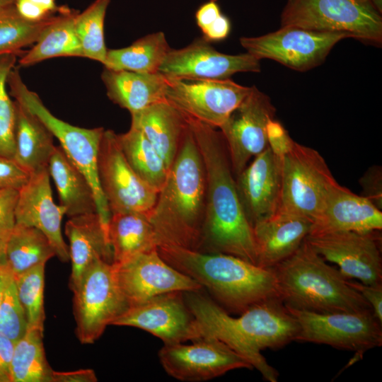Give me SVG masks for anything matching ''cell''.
Segmentation results:
<instances>
[{
    "label": "cell",
    "instance_id": "1",
    "mask_svg": "<svg viewBox=\"0 0 382 382\" xmlns=\"http://www.w3.org/2000/svg\"><path fill=\"white\" fill-rule=\"evenodd\" d=\"M206 175V207L199 251L224 253L257 265L253 228L242 209L221 132L185 115Z\"/></svg>",
    "mask_w": 382,
    "mask_h": 382
},
{
    "label": "cell",
    "instance_id": "2",
    "mask_svg": "<svg viewBox=\"0 0 382 382\" xmlns=\"http://www.w3.org/2000/svg\"><path fill=\"white\" fill-rule=\"evenodd\" d=\"M183 294L201 337L220 340L248 361L266 381H278V371L261 351L279 349L295 341L299 330L297 320L281 299L255 304L233 318L200 291Z\"/></svg>",
    "mask_w": 382,
    "mask_h": 382
},
{
    "label": "cell",
    "instance_id": "3",
    "mask_svg": "<svg viewBox=\"0 0 382 382\" xmlns=\"http://www.w3.org/2000/svg\"><path fill=\"white\" fill-rule=\"evenodd\" d=\"M205 207L204 166L187 124L178 154L148 214L158 246L199 250Z\"/></svg>",
    "mask_w": 382,
    "mask_h": 382
},
{
    "label": "cell",
    "instance_id": "4",
    "mask_svg": "<svg viewBox=\"0 0 382 382\" xmlns=\"http://www.w3.org/2000/svg\"><path fill=\"white\" fill-rule=\"evenodd\" d=\"M157 250L170 266L206 288L227 313L241 314L255 304L281 299L272 269L240 257L173 245Z\"/></svg>",
    "mask_w": 382,
    "mask_h": 382
},
{
    "label": "cell",
    "instance_id": "5",
    "mask_svg": "<svg viewBox=\"0 0 382 382\" xmlns=\"http://www.w3.org/2000/svg\"><path fill=\"white\" fill-rule=\"evenodd\" d=\"M272 270L286 306L317 313L372 311L349 280L305 240Z\"/></svg>",
    "mask_w": 382,
    "mask_h": 382
},
{
    "label": "cell",
    "instance_id": "6",
    "mask_svg": "<svg viewBox=\"0 0 382 382\" xmlns=\"http://www.w3.org/2000/svg\"><path fill=\"white\" fill-rule=\"evenodd\" d=\"M7 85L10 95L41 120L58 139L70 161L87 178L95 194L97 212L108 231L110 212L100 185L97 167L99 146L105 129L76 127L54 116L38 95L25 84L16 66L7 77Z\"/></svg>",
    "mask_w": 382,
    "mask_h": 382
},
{
    "label": "cell",
    "instance_id": "7",
    "mask_svg": "<svg viewBox=\"0 0 382 382\" xmlns=\"http://www.w3.org/2000/svg\"><path fill=\"white\" fill-rule=\"evenodd\" d=\"M281 25L349 34L381 46L382 17L369 0H287Z\"/></svg>",
    "mask_w": 382,
    "mask_h": 382
},
{
    "label": "cell",
    "instance_id": "8",
    "mask_svg": "<svg viewBox=\"0 0 382 382\" xmlns=\"http://www.w3.org/2000/svg\"><path fill=\"white\" fill-rule=\"evenodd\" d=\"M337 184L320 154L295 141L282 157L278 212L302 216L313 222Z\"/></svg>",
    "mask_w": 382,
    "mask_h": 382
},
{
    "label": "cell",
    "instance_id": "9",
    "mask_svg": "<svg viewBox=\"0 0 382 382\" xmlns=\"http://www.w3.org/2000/svg\"><path fill=\"white\" fill-rule=\"evenodd\" d=\"M74 292L76 333L82 344H93L129 308L112 263L96 260L83 273Z\"/></svg>",
    "mask_w": 382,
    "mask_h": 382
},
{
    "label": "cell",
    "instance_id": "10",
    "mask_svg": "<svg viewBox=\"0 0 382 382\" xmlns=\"http://www.w3.org/2000/svg\"><path fill=\"white\" fill-rule=\"evenodd\" d=\"M286 307L299 325L295 341L354 351L357 357L382 345V323L372 311L317 313Z\"/></svg>",
    "mask_w": 382,
    "mask_h": 382
},
{
    "label": "cell",
    "instance_id": "11",
    "mask_svg": "<svg viewBox=\"0 0 382 382\" xmlns=\"http://www.w3.org/2000/svg\"><path fill=\"white\" fill-rule=\"evenodd\" d=\"M345 33L313 30L286 25L257 37H241L240 43L259 60L270 59L290 69L305 71L321 64Z\"/></svg>",
    "mask_w": 382,
    "mask_h": 382
},
{
    "label": "cell",
    "instance_id": "12",
    "mask_svg": "<svg viewBox=\"0 0 382 382\" xmlns=\"http://www.w3.org/2000/svg\"><path fill=\"white\" fill-rule=\"evenodd\" d=\"M100 185L111 214L139 212L149 214L158 192L143 181L127 163L117 134L104 130L98 154Z\"/></svg>",
    "mask_w": 382,
    "mask_h": 382
},
{
    "label": "cell",
    "instance_id": "13",
    "mask_svg": "<svg viewBox=\"0 0 382 382\" xmlns=\"http://www.w3.org/2000/svg\"><path fill=\"white\" fill-rule=\"evenodd\" d=\"M166 78V100L183 115L216 128L225 122L251 90V87L240 85L231 79Z\"/></svg>",
    "mask_w": 382,
    "mask_h": 382
},
{
    "label": "cell",
    "instance_id": "14",
    "mask_svg": "<svg viewBox=\"0 0 382 382\" xmlns=\"http://www.w3.org/2000/svg\"><path fill=\"white\" fill-rule=\"evenodd\" d=\"M378 231L308 234L305 241L325 260L335 263L346 279L381 284L382 262Z\"/></svg>",
    "mask_w": 382,
    "mask_h": 382
},
{
    "label": "cell",
    "instance_id": "15",
    "mask_svg": "<svg viewBox=\"0 0 382 382\" xmlns=\"http://www.w3.org/2000/svg\"><path fill=\"white\" fill-rule=\"evenodd\" d=\"M276 109L271 99L255 86L219 127L233 174L238 175L253 156L268 146L267 125Z\"/></svg>",
    "mask_w": 382,
    "mask_h": 382
},
{
    "label": "cell",
    "instance_id": "16",
    "mask_svg": "<svg viewBox=\"0 0 382 382\" xmlns=\"http://www.w3.org/2000/svg\"><path fill=\"white\" fill-rule=\"evenodd\" d=\"M119 288L129 307L173 291H198L202 287L167 263L157 249L112 264Z\"/></svg>",
    "mask_w": 382,
    "mask_h": 382
},
{
    "label": "cell",
    "instance_id": "17",
    "mask_svg": "<svg viewBox=\"0 0 382 382\" xmlns=\"http://www.w3.org/2000/svg\"><path fill=\"white\" fill-rule=\"evenodd\" d=\"M158 357L168 375L183 381L210 380L231 370L253 368L228 346L212 337H201L190 345H164Z\"/></svg>",
    "mask_w": 382,
    "mask_h": 382
},
{
    "label": "cell",
    "instance_id": "18",
    "mask_svg": "<svg viewBox=\"0 0 382 382\" xmlns=\"http://www.w3.org/2000/svg\"><path fill=\"white\" fill-rule=\"evenodd\" d=\"M183 293H165L131 306L112 325L144 330L161 339L164 345L201 338Z\"/></svg>",
    "mask_w": 382,
    "mask_h": 382
},
{
    "label": "cell",
    "instance_id": "19",
    "mask_svg": "<svg viewBox=\"0 0 382 382\" xmlns=\"http://www.w3.org/2000/svg\"><path fill=\"white\" fill-rule=\"evenodd\" d=\"M260 60L248 52H218L202 37L181 49L170 48L158 72L177 79L224 80L238 72H260Z\"/></svg>",
    "mask_w": 382,
    "mask_h": 382
},
{
    "label": "cell",
    "instance_id": "20",
    "mask_svg": "<svg viewBox=\"0 0 382 382\" xmlns=\"http://www.w3.org/2000/svg\"><path fill=\"white\" fill-rule=\"evenodd\" d=\"M282 158L268 146L236 175V187L251 226L278 212L282 187Z\"/></svg>",
    "mask_w": 382,
    "mask_h": 382
},
{
    "label": "cell",
    "instance_id": "21",
    "mask_svg": "<svg viewBox=\"0 0 382 382\" xmlns=\"http://www.w3.org/2000/svg\"><path fill=\"white\" fill-rule=\"evenodd\" d=\"M47 168L30 173L26 184L18 190L15 207L16 223L33 226L50 240L56 256L69 260L68 245L62 233V221L66 210L54 203Z\"/></svg>",
    "mask_w": 382,
    "mask_h": 382
},
{
    "label": "cell",
    "instance_id": "22",
    "mask_svg": "<svg viewBox=\"0 0 382 382\" xmlns=\"http://www.w3.org/2000/svg\"><path fill=\"white\" fill-rule=\"evenodd\" d=\"M381 228V210L367 198L337 184L312 222L308 234L337 231L368 233L380 231Z\"/></svg>",
    "mask_w": 382,
    "mask_h": 382
},
{
    "label": "cell",
    "instance_id": "23",
    "mask_svg": "<svg viewBox=\"0 0 382 382\" xmlns=\"http://www.w3.org/2000/svg\"><path fill=\"white\" fill-rule=\"evenodd\" d=\"M311 224L304 217L279 212L255 223L257 265L272 269L291 256L309 233Z\"/></svg>",
    "mask_w": 382,
    "mask_h": 382
},
{
    "label": "cell",
    "instance_id": "24",
    "mask_svg": "<svg viewBox=\"0 0 382 382\" xmlns=\"http://www.w3.org/2000/svg\"><path fill=\"white\" fill-rule=\"evenodd\" d=\"M65 234L69 243V286L73 291L84 271L93 262L112 263V251L108 231L97 212L69 218L65 225Z\"/></svg>",
    "mask_w": 382,
    "mask_h": 382
},
{
    "label": "cell",
    "instance_id": "25",
    "mask_svg": "<svg viewBox=\"0 0 382 382\" xmlns=\"http://www.w3.org/2000/svg\"><path fill=\"white\" fill-rule=\"evenodd\" d=\"M131 125L140 129L169 170L187 128L185 115L166 100L131 114Z\"/></svg>",
    "mask_w": 382,
    "mask_h": 382
},
{
    "label": "cell",
    "instance_id": "26",
    "mask_svg": "<svg viewBox=\"0 0 382 382\" xmlns=\"http://www.w3.org/2000/svg\"><path fill=\"white\" fill-rule=\"evenodd\" d=\"M101 79L109 99L130 114L166 100L167 78L159 72L139 73L105 68Z\"/></svg>",
    "mask_w": 382,
    "mask_h": 382
},
{
    "label": "cell",
    "instance_id": "27",
    "mask_svg": "<svg viewBox=\"0 0 382 382\" xmlns=\"http://www.w3.org/2000/svg\"><path fill=\"white\" fill-rule=\"evenodd\" d=\"M47 170L54 182L59 204L64 207L68 217L97 212L96 197L91 183L60 146H55Z\"/></svg>",
    "mask_w": 382,
    "mask_h": 382
},
{
    "label": "cell",
    "instance_id": "28",
    "mask_svg": "<svg viewBox=\"0 0 382 382\" xmlns=\"http://www.w3.org/2000/svg\"><path fill=\"white\" fill-rule=\"evenodd\" d=\"M16 121L13 159L28 173L47 168L55 149L54 136L33 112L15 100Z\"/></svg>",
    "mask_w": 382,
    "mask_h": 382
},
{
    "label": "cell",
    "instance_id": "29",
    "mask_svg": "<svg viewBox=\"0 0 382 382\" xmlns=\"http://www.w3.org/2000/svg\"><path fill=\"white\" fill-rule=\"evenodd\" d=\"M112 263L120 264L141 253L157 249L158 242L148 215L139 212L110 214L108 227Z\"/></svg>",
    "mask_w": 382,
    "mask_h": 382
},
{
    "label": "cell",
    "instance_id": "30",
    "mask_svg": "<svg viewBox=\"0 0 382 382\" xmlns=\"http://www.w3.org/2000/svg\"><path fill=\"white\" fill-rule=\"evenodd\" d=\"M78 13L72 8L61 6L54 21L34 46L19 57V66H32L57 57H83L75 28Z\"/></svg>",
    "mask_w": 382,
    "mask_h": 382
},
{
    "label": "cell",
    "instance_id": "31",
    "mask_svg": "<svg viewBox=\"0 0 382 382\" xmlns=\"http://www.w3.org/2000/svg\"><path fill=\"white\" fill-rule=\"evenodd\" d=\"M170 49L162 31L149 34L128 47L108 49L105 68L139 73L158 72Z\"/></svg>",
    "mask_w": 382,
    "mask_h": 382
},
{
    "label": "cell",
    "instance_id": "32",
    "mask_svg": "<svg viewBox=\"0 0 382 382\" xmlns=\"http://www.w3.org/2000/svg\"><path fill=\"white\" fill-rule=\"evenodd\" d=\"M56 256L47 237L39 229L16 223L5 250L4 264L13 277Z\"/></svg>",
    "mask_w": 382,
    "mask_h": 382
},
{
    "label": "cell",
    "instance_id": "33",
    "mask_svg": "<svg viewBox=\"0 0 382 382\" xmlns=\"http://www.w3.org/2000/svg\"><path fill=\"white\" fill-rule=\"evenodd\" d=\"M117 139L127 163L135 173L157 192L161 189L168 173L163 158L138 128L117 134Z\"/></svg>",
    "mask_w": 382,
    "mask_h": 382
},
{
    "label": "cell",
    "instance_id": "34",
    "mask_svg": "<svg viewBox=\"0 0 382 382\" xmlns=\"http://www.w3.org/2000/svg\"><path fill=\"white\" fill-rule=\"evenodd\" d=\"M42 339V330L28 328L15 342L11 382H51L53 370L46 359Z\"/></svg>",
    "mask_w": 382,
    "mask_h": 382
},
{
    "label": "cell",
    "instance_id": "35",
    "mask_svg": "<svg viewBox=\"0 0 382 382\" xmlns=\"http://www.w3.org/2000/svg\"><path fill=\"white\" fill-rule=\"evenodd\" d=\"M58 11L42 21H32L18 13L15 3L0 6V54L23 53L22 48L37 41Z\"/></svg>",
    "mask_w": 382,
    "mask_h": 382
},
{
    "label": "cell",
    "instance_id": "36",
    "mask_svg": "<svg viewBox=\"0 0 382 382\" xmlns=\"http://www.w3.org/2000/svg\"><path fill=\"white\" fill-rule=\"evenodd\" d=\"M110 0H95L75 20L76 32L83 56L104 64L108 49L105 45L104 23Z\"/></svg>",
    "mask_w": 382,
    "mask_h": 382
},
{
    "label": "cell",
    "instance_id": "37",
    "mask_svg": "<svg viewBox=\"0 0 382 382\" xmlns=\"http://www.w3.org/2000/svg\"><path fill=\"white\" fill-rule=\"evenodd\" d=\"M45 264L38 265L14 277L19 301L28 328L44 330V288Z\"/></svg>",
    "mask_w": 382,
    "mask_h": 382
},
{
    "label": "cell",
    "instance_id": "38",
    "mask_svg": "<svg viewBox=\"0 0 382 382\" xmlns=\"http://www.w3.org/2000/svg\"><path fill=\"white\" fill-rule=\"evenodd\" d=\"M23 53L0 54V156L8 158L14 155L16 111L6 90L7 77Z\"/></svg>",
    "mask_w": 382,
    "mask_h": 382
},
{
    "label": "cell",
    "instance_id": "39",
    "mask_svg": "<svg viewBox=\"0 0 382 382\" xmlns=\"http://www.w3.org/2000/svg\"><path fill=\"white\" fill-rule=\"evenodd\" d=\"M4 279V292L0 303V332L12 341H18L27 330V322L19 301L13 274L0 262Z\"/></svg>",
    "mask_w": 382,
    "mask_h": 382
},
{
    "label": "cell",
    "instance_id": "40",
    "mask_svg": "<svg viewBox=\"0 0 382 382\" xmlns=\"http://www.w3.org/2000/svg\"><path fill=\"white\" fill-rule=\"evenodd\" d=\"M18 190H0V262L4 263L5 250L16 225L15 207Z\"/></svg>",
    "mask_w": 382,
    "mask_h": 382
},
{
    "label": "cell",
    "instance_id": "41",
    "mask_svg": "<svg viewBox=\"0 0 382 382\" xmlns=\"http://www.w3.org/2000/svg\"><path fill=\"white\" fill-rule=\"evenodd\" d=\"M30 173L13 158L0 156V190H19L28 181Z\"/></svg>",
    "mask_w": 382,
    "mask_h": 382
},
{
    "label": "cell",
    "instance_id": "42",
    "mask_svg": "<svg viewBox=\"0 0 382 382\" xmlns=\"http://www.w3.org/2000/svg\"><path fill=\"white\" fill-rule=\"evenodd\" d=\"M15 6L23 18L32 21H42L59 8L55 0H16Z\"/></svg>",
    "mask_w": 382,
    "mask_h": 382
},
{
    "label": "cell",
    "instance_id": "43",
    "mask_svg": "<svg viewBox=\"0 0 382 382\" xmlns=\"http://www.w3.org/2000/svg\"><path fill=\"white\" fill-rule=\"evenodd\" d=\"M362 196L369 199L377 208L382 209V168L379 166L369 168L360 178Z\"/></svg>",
    "mask_w": 382,
    "mask_h": 382
},
{
    "label": "cell",
    "instance_id": "44",
    "mask_svg": "<svg viewBox=\"0 0 382 382\" xmlns=\"http://www.w3.org/2000/svg\"><path fill=\"white\" fill-rule=\"evenodd\" d=\"M268 146L279 157L282 158L293 146L294 141L282 124L272 119L267 125Z\"/></svg>",
    "mask_w": 382,
    "mask_h": 382
},
{
    "label": "cell",
    "instance_id": "45",
    "mask_svg": "<svg viewBox=\"0 0 382 382\" xmlns=\"http://www.w3.org/2000/svg\"><path fill=\"white\" fill-rule=\"evenodd\" d=\"M349 284L362 295L371 307L374 316L382 323V284L370 285L349 281Z\"/></svg>",
    "mask_w": 382,
    "mask_h": 382
},
{
    "label": "cell",
    "instance_id": "46",
    "mask_svg": "<svg viewBox=\"0 0 382 382\" xmlns=\"http://www.w3.org/2000/svg\"><path fill=\"white\" fill-rule=\"evenodd\" d=\"M15 342L0 332V382H11V363Z\"/></svg>",
    "mask_w": 382,
    "mask_h": 382
},
{
    "label": "cell",
    "instance_id": "47",
    "mask_svg": "<svg viewBox=\"0 0 382 382\" xmlns=\"http://www.w3.org/2000/svg\"><path fill=\"white\" fill-rule=\"evenodd\" d=\"M217 0H209L202 4L195 12L197 25L204 32L221 14Z\"/></svg>",
    "mask_w": 382,
    "mask_h": 382
},
{
    "label": "cell",
    "instance_id": "48",
    "mask_svg": "<svg viewBox=\"0 0 382 382\" xmlns=\"http://www.w3.org/2000/svg\"><path fill=\"white\" fill-rule=\"evenodd\" d=\"M231 29L229 18L221 13L216 21L202 33L203 38L208 42H218L226 38Z\"/></svg>",
    "mask_w": 382,
    "mask_h": 382
},
{
    "label": "cell",
    "instance_id": "49",
    "mask_svg": "<svg viewBox=\"0 0 382 382\" xmlns=\"http://www.w3.org/2000/svg\"><path fill=\"white\" fill-rule=\"evenodd\" d=\"M97 377L92 369H80L73 371L58 372L53 371L51 382H95Z\"/></svg>",
    "mask_w": 382,
    "mask_h": 382
},
{
    "label": "cell",
    "instance_id": "50",
    "mask_svg": "<svg viewBox=\"0 0 382 382\" xmlns=\"http://www.w3.org/2000/svg\"><path fill=\"white\" fill-rule=\"evenodd\" d=\"M374 7L381 14L382 13V0H369Z\"/></svg>",
    "mask_w": 382,
    "mask_h": 382
},
{
    "label": "cell",
    "instance_id": "51",
    "mask_svg": "<svg viewBox=\"0 0 382 382\" xmlns=\"http://www.w3.org/2000/svg\"><path fill=\"white\" fill-rule=\"evenodd\" d=\"M3 292H4V279H3L2 273L0 269V303L2 299Z\"/></svg>",
    "mask_w": 382,
    "mask_h": 382
},
{
    "label": "cell",
    "instance_id": "52",
    "mask_svg": "<svg viewBox=\"0 0 382 382\" xmlns=\"http://www.w3.org/2000/svg\"><path fill=\"white\" fill-rule=\"evenodd\" d=\"M16 0H0V6L15 3Z\"/></svg>",
    "mask_w": 382,
    "mask_h": 382
}]
</instances>
